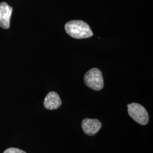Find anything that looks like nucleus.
<instances>
[{
	"mask_svg": "<svg viewBox=\"0 0 153 153\" xmlns=\"http://www.w3.org/2000/svg\"><path fill=\"white\" fill-rule=\"evenodd\" d=\"M85 85L95 91L101 90L104 87V80L102 71L98 68H92L84 76Z\"/></svg>",
	"mask_w": 153,
	"mask_h": 153,
	"instance_id": "2",
	"label": "nucleus"
},
{
	"mask_svg": "<svg viewBox=\"0 0 153 153\" xmlns=\"http://www.w3.org/2000/svg\"><path fill=\"white\" fill-rule=\"evenodd\" d=\"M66 33L74 39L88 38L93 35L89 25L80 20H74L67 22L65 25Z\"/></svg>",
	"mask_w": 153,
	"mask_h": 153,
	"instance_id": "1",
	"label": "nucleus"
},
{
	"mask_svg": "<svg viewBox=\"0 0 153 153\" xmlns=\"http://www.w3.org/2000/svg\"><path fill=\"white\" fill-rule=\"evenodd\" d=\"M82 128L84 133L88 136H94L102 128V123L98 119L86 118L82 121Z\"/></svg>",
	"mask_w": 153,
	"mask_h": 153,
	"instance_id": "5",
	"label": "nucleus"
},
{
	"mask_svg": "<svg viewBox=\"0 0 153 153\" xmlns=\"http://www.w3.org/2000/svg\"><path fill=\"white\" fill-rule=\"evenodd\" d=\"M4 153H26L23 150L15 148H10L6 149Z\"/></svg>",
	"mask_w": 153,
	"mask_h": 153,
	"instance_id": "7",
	"label": "nucleus"
},
{
	"mask_svg": "<svg viewBox=\"0 0 153 153\" xmlns=\"http://www.w3.org/2000/svg\"><path fill=\"white\" fill-rule=\"evenodd\" d=\"M127 107L128 114L136 122L142 126L148 124L149 120V114L146 109L142 105L132 103L128 104Z\"/></svg>",
	"mask_w": 153,
	"mask_h": 153,
	"instance_id": "3",
	"label": "nucleus"
},
{
	"mask_svg": "<svg viewBox=\"0 0 153 153\" xmlns=\"http://www.w3.org/2000/svg\"><path fill=\"white\" fill-rule=\"evenodd\" d=\"M13 8L5 2L0 3V27L8 29L10 27Z\"/></svg>",
	"mask_w": 153,
	"mask_h": 153,
	"instance_id": "4",
	"label": "nucleus"
},
{
	"mask_svg": "<svg viewBox=\"0 0 153 153\" xmlns=\"http://www.w3.org/2000/svg\"><path fill=\"white\" fill-rule=\"evenodd\" d=\"M62 104L59 94L54 91L48 93L44 99V106L47 109L54 110L59 108Z\"/></svg>",
	"mask_w": 153,
	"mask_h": 153,
	"instance_id": "6",
	"label": "nucleus"
}]
</instances>
